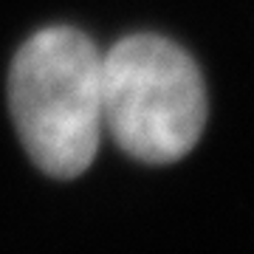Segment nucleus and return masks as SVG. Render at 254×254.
<instances>
[{
  "label": "nucleus",
  "mask_w": 254,
  "mask_h": 254,
  "mask_svg": "<svg viewBox=\"0 0 254 254\" xmlns=\"http://www.w3.org/2000/svg\"><path fill=\"white\" fill-rule=\"evenodd\" d=\"M102 125L136 161L184 158L206 125V91L195 60L164 37H125L102 54Z\"/></svg>",
  "instance_id": "nucleus-2"
},
{
  "label": "nucleus",
  "mask_w": 254,
  "mask_h": 254,
  "mask_svg": "<svg viewBox=\"0 0 254 254\" xmlns=\"http://www.w3.org/2000/svg\"><path fill=\"white\" fill-rule=\"evenodd\" d=\"M9 108L31 161L51 178H76L96 158L102 54L76 28H43L9 71Z\"/></svg>",
  "instance_id": "nucleus-1"
}]
</instances>
